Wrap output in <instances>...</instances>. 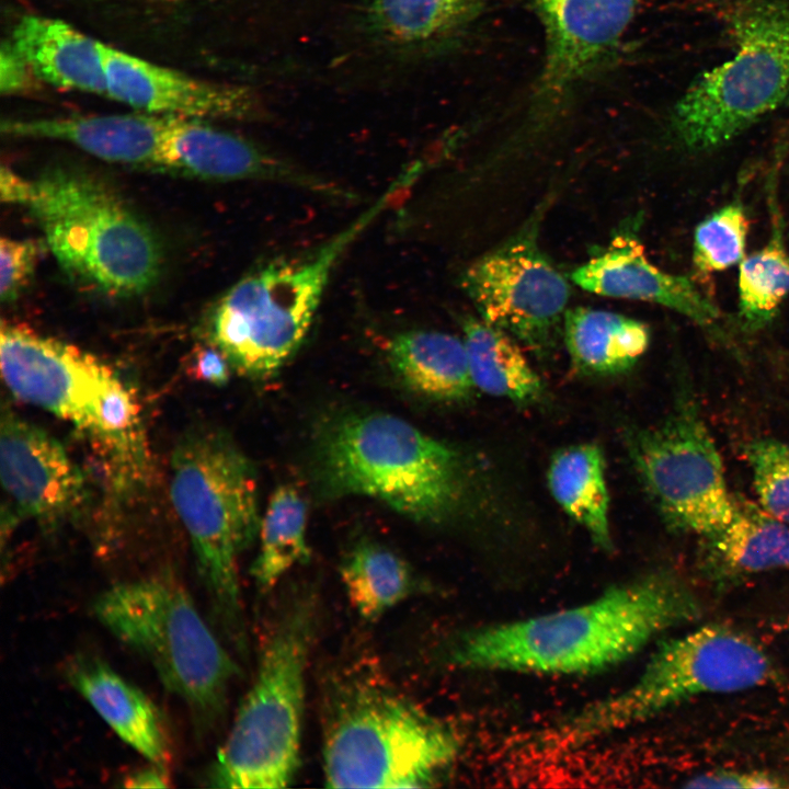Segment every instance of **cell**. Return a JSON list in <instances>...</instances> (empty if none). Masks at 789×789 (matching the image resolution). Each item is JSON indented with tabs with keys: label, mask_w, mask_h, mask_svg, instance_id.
Masks as SVG:
<instances>
[{
	"label": "cell",
	"mask_w": 789,
	"mask_h": 789,
	"mask_svg": "<svg viewBox=\"0 0 789 789\" xmlns=\"http://www.w3.org/2000/svg\"><path fill=\"white\" fill-rule=\"evenodd\" d=\"M700 613L684 579L656 571L584 604L466 632L450 645L447 659L462 670L587 675L629 660Z\"/></svg>",
	"instance_id": "6da1fadb"
},
{
	"label": "cell",
	"mask_w": 789,
	"mask_h": 789,
	"mask_svg": "<svg viewBox=\"0 0 789 789\" xmlns=\"http://www.w3.org/2000/svg\"><path fill=\"white\" fill-rule=\"evenodd\" d=\"M2 378L19 400L72 424L94 448L108 484L127 499L150 476V451L136 393L107 363L33 329L2 323Z\"/></svg>",
	"instance_id": "7a4b0ae2"
},
{
	"label": "cell",
	"mask_w": 789,
	"mask_h": 789,
	"mask_svg": "<svg viewBox=\"0 0 789 789\" xmlns=\"http://www.w3.org/2000/svg\"><path fill=\"white\" fill-rule=\"evenodd\" d=\"M320 477L332 494L366 495L413 519L441 523L467 495L459 454L396 415L348 414L321 435Z\"/></svg>",
	"instance_id": "3957f363"
},
{
	"label": "cell",
	"mask_w": 789,
	"mask_h": 789,
	"mask_svg": "<svg viewBox=\"0 0 789 789\" xmlns=\"http://www.w3.org/2000/svg\"><path fill=\"white\" fill-rule=\"evenodd\" d=\"M315 628L316 604L306 593L290 599L277 616L253 682L210 767V787L277 789L294 781Z\"/></svg>",
	"instance_id": "277c9868"
},
{
	"label": "cell",
	"mask_w": 789,
	"mask_h": 789,
	"mask_svg": "<svg viewBox=\"0 0 789 789\" xmlns=\"http://www.w3.org/2000/svg\"><path fill=\"white\" fill-rule=\"evenodd\" d=\"M774 677L770 658L751 637L704 625L661 642L632 684L554 722L541 745L572 751L696 697L744 691Z\"/></svg>",
	"instance_id": "5b68a950"
},
{
	"label": "cell",
	"mask_w": 789,
	"mask_h": 789,
	"mask_svg": "<svg viewBox=\"0 0 789 789\" xmlns=\"http://www.w3.org/2000/svg\"><path fill=\"white\" fill-rule=\"evenodd\" d=\"M170 494L214 610L239 634L238 561L260 527L254 468L226 433L195 427L173 449Z\"/></svg>",
	"instance_id": "8992f818"
},
{
	"label": "cell",
	"mask_w": 789,
	"mask_h": 789,
	"mask_svg": "<svg viewBox=\"0 0 789 789\" xmlns=\"http://www.w3.org/2000/svg\"><path fill=\"white\" fill-rule=\"evenodd\" d=\"M23 206L78 284L128 297L158 281L162 250L157 236L96 178L66 167L48 169L30 181Z\"/></svg>",
	"instance_id": "52a82bcc"
},
{
	"label": "cell",
	"mask_w": 789,
	"mask_h": 789,
	"mask_svg": "<svg viewBox=\"0 0 789 789\" xmlns=\"http://www.w3.org/2000/svg\"><path fill=\"white\" fill-rule=\"evenodd\" d=\"M402 187L397 180L357 220L313 253L270 263L221 296L209 316L208 335L232 369L266 379L285 365L305 340L340 256Z\"/></svg>",
	"instance_id": "ba28073f"
},
{
	"label": "cell",
	"mask_w": 789,
	"mask_h": 789,
	"mask_svg": "<svg viewBox=\"0 0 789 789\" xmlns=\"http://www.w3.org/2000/svg\"><path fill=\"white\" fill-rule=\"evenodd\" d=\"M93 613L147 660L201 729L217 722L238 667L180 582L156 575L115 584L95 598Z\"/></svg>",
	"instance_id": "9c48e42d"
},
{
	"label": "cell",
	"mask_w": 789,
	"mask_h": 789,
	"mask_svg": "<svg viewBox=\"0 0 789 789\" xmlns=\"http://www.w3.org/2000/svg\"><path fill=\"white\" fill-rule=\"evenodd\" d=\"M455 733L386 688L353 684L338 696L323 742L330 788H424L455 762Z\"/></svg>",
	"instance_id": "30bf717a"
},
{
	"label": "cell",
	"mask_w": 789,
	"mask_h": 789,
	"mask_svg": "<svg viewBox=\"0 0 789 789\" xmlns=\"http://www.w3.org/2000/svg\"><path fill=\"white\" fill-rule=\"evenodd\" d=\"M737 52L677 101L672 125L691 151L718 148L789 102V2L763 0L734 21Z\"/></svg>",
	"instance_id": "8fae6325"
},
{
	"label": "cell",
	"mask_w": 789,
	"mask_h": 789,
	"mask_svg": "<svg viewBox=\"0 0 789 789\" xmlns=\"http://www.w3.org/2000/svg\"><path fill=\"white\" fill-rule=\"evenodd\" d=\"M629 454L667 528L701 538L732 518L723 464L694 398L685 392L666 419L632 431Z\"/></svg>",
	"instance_id": "7c38bea8"
},
{
	"label": "cell",
	"mask_w": 789,
	"mask_h": 789,
	"mask_svg": "<svg viewBox=\"0 0 789 789\" xmlns=\"http://www.w3.org/2000/svg\"><path fill=\"white\" fill-rule=\"evenodd\" d=\"M461 285L485 322L542 357L558 338L570 286L534 237H516L471 263Z\"/></svg>",
	"instance_id": "4fadbf2b"
},
{
	"label": "cell",
	"mask_w": 789,
	"mask_h": 789,
	"mask_svg": "<svg viewBox=\"0 0 789 789\" xmlns=\"http://www.w3.org/2000/svg\"><path fill=\"white\" fill-rule=\"evenodd\" d=\"M0 470L9 528L20 518L54 528L77 518L88 502L87 480L64 446L10 410L1 416Z\"/></svg>",
	"instance_id": "5bb4252c"
},
{
	"label": "cell",
	"mask_w": 789,
	"mask_h": 789,
	"mask_svg": "<svg viewBox=\"0 0 789 789\" xmlns=\"http://www.w3.org/2000/svg\"><path fill=\"white\" fill-rule=\"evenodd\" d=\"M546 34L535 93L544 107L560 104L614 53L640 0H534Z\"/></svg>",
	"instance_id": "9a60e30c"
},
{
	"label": "cell",
	"mask_w": 789,
	"mask_h": 789,
	"mask_svg": "<svg viewBox=\"0 0 789 789\" xmlns=\"http://www.w3.org/2000/svg\"><path fill=\"white\" fill-rule=\"evenodd\" d=\"M106 94L145 113L248 118L259 111L247 88L194 79L101 43Z\"/></svg>",
	"instance_id": "2e32d148"
},
{
	"label": "cell",
	"mask_w": 789,
	"mask_h": 789,
	"mask_svg": "<svg viewBox=\"0 0 789 789\" xmlns=\"http://www.w3.org/2000/svg\"><path fill=\"white\" fill-rule=\"evenodd\" d=\"M571 279L596 295L667 307L702 328L712 329L720 319L717 306L691 279L654 265L631 236L614 238L602 253L576 267Z\"/></svg>",
	"instance_id": "e0dca14e"
},
{
	"label": "cell",
	"mask_w": 789,
	"mask_h": 789,
	"mask_svg": "<svg viewBox=\"0 0 789 789\" xmlns=\"http://www.w3.org/2000/svg\"><path fill=\"white\" fill-rule=\"evenodd\" d=\"M65 676L122 741L149 763L167 768L170 751L164 725L140 688L90 654L71 658Z\"/></svg>",
	"instance_id": "ac0fdd59"
},
{
	"label": "cell",
	"mask_w": 789,
	"mask_h": 789,
	"mask_svg": "<svg viewBox=\"0 0 789 789\" xmlns=\"http://www.w3.org/2000/svg\"><path fill=\"white\" fill-rule=\"evenodd\" d=\"M701 569L716 581L789 569V525L734 495L731 521L702 537Z\"/></svg>",
	"instance_id": "d6986e66"
},
{
	"label": "cell",
	"mask_w": 789,
	"mask_h": 789,
	"mask_svg": "<svg viewBox=\"0 0 789 789\" xmlns=\"http://www.w3.org/2000/svg\"><path fill=\"white\" fill-rule=\"evenodd\" d=\"M11 44L30 69L62 89L106 94L101 43L56 19L25 16Z\"/></svg>",
	"instance_id": "ffe728a7"
},
{
	"label": "cell",
	"mask_w": 789,
	"mask_h": 789,
	"mask_svg": "<svg viewBox=\"0 0 789 789\" xmlns=\"http://www.w3.org/2000/svg\"><path fill=\"white\" fill-rule=\"evenodd\" d=\"M388 358L409 388L432 399L462 400L474 387L464 340L445 332L399 333L389 342Z\"/></svg>",
	"instance_id": "44dd1931"
},
{
	"label": "cell",
	"mask_w": 789,
	"mask_h": 789,
	"mask_svg": "<svg viewBox=\"0 0 789 789\" xmlns=\"http://www.w3.org/2000/svg\"><path fill=\"white\" fill-rule=\"evenodd\" d=\"M563 339L573 366L586 375L631 368L650 343L649 327L624 315L588 307L567 309Z\"/></svg>",
	"instance_id": "7402d4cb"
},
{
	"label": "cell",
	"mask_w": 789,
	"mask_h": 789,
	"mask_svg": "<svg viewBox=\"0 0 789 789\" xmlns=\"http://www.w3.org/2000/svg\"><path fill=\"white\" fill-rule=\"evenodd\" d=\"M484 0H363L368 33L400 50L430 48L461 31Z\"/></svg>",
	"instance_id": "603a6c76"
},
{
	"label": "cell",
	"mask_w": 789,
	"mask_h": 789,
	"mask_svg": "<svg viewBox=\"0 0 789 789\" xmlns=\"http://www.w3.org/2000/svg\"><path fill=\"white\" fill-rule=\"evenodd\" d=\"M547 480L562 510L587 531L597 547L611 550L609 494L601 447L583 443L558 450L549 464Z\"/></svg>",
	"instance_id": "cb8c5ba5"
},
{
	"label": "cell",
	"mask_w": 789,
	"mask_h": 789,
	"mask_svg": "<svg viewBox=\"0 0 789 789\" xmlns=\"http://www.w3.org/2000/svg\"><path fill=\"white\" fill-rule=\"evenodd\" d=\"M462 329L476 388L516 403H531L542 396V382L515 339L481 318L465 319Z\"/></svg>",
	"instance_id": "d4e9b609"
},
{
	"label": "cell",
	"mask_w": 789,
	"mask_h": 789,
	"mask_svg": "<svg viewBox=\"0 0 789 789\" xmlns=\"http://www.w3.org/2000/svg\"><path fill=\"white\" fill-rule=\"evenodd\" d=\"M340 574L351 606L368 621L378 620L424 588L405 560L375 542L354 547Z\"/></svg>",
	"instance_id": "484cf974"
},
{
	"label": "cell",
	"mask_w": 789,
	"mask_h": 789,
	"mask_svg": "<svg viewBox=\"0 0 789 789\" xmlns=\"http://www.w3.org/2000/svg\"><path fill=\"white\" fill-rule=\"evenodd\" d=\"M307 513V501L293 484H282L271 495L251 569L261 592L272 590L291 569L308 561Z\"/></svg>",
	"instance_id": "4316f807"
},
{
	"label": "cell",
	"mask_w": 789,
	"mask_h": 789,
	"mask_svg": "<svg viewBox=\"0 0 789 789\" xmlns=\"http://www.w3.org/2000/svg\"><path fill=\"white\" fill-rule=\"evenodd\" d=\"M788 293L789 256L775 231L763 249L741 261L739 305L745 324L754 329L769 322Z\"/></svg>",
	"instance_id": "83f0119b"
},
{
	"label": "cell",
	"mask_w": 789,
	"mask_h": 789,
	"mask_svg": "<svg viewBox=\"0 0 789 789\" xmlns=\"http://www.w3.org/2000/svg\"><path fill=\"white\" fill-rule=\"evenodd\" d=\"M750 222L743 206L728 204L698 224L693 261L700 273L723 271L744 259Z\"/></svg>",
	"instance_id": "f1b7e54d"
},
{
	"label": "cell",
	"mask_w": 789,
	"mask_h": 789,
	"mask_svg": "<svg viewBox=\"0 0 789 789\" xmlns=\"http://www.w3.org/2000/svg\"><path fill=\"white\" fill-rule=\"evenodd\" d=\"M758 504L789 525V444L758 438L745 447Z\"/></svg>",
	"instance_id": "f546056e"
},
{
	"label": "cell",
	"mask_w": 789,
	"mask_h": 789,
	"mask_svg": "<svg viewBox=\"0 0 789 789\" xmlns=\"http://www.w3.org/2000/svg\"><path fill=\"white\" fill-rule=\"evenodd\" d=\"M41 253L39 244L32 239L2 237L0 241V297L13 302L28 284Z\"/></svg>",
	"instance_id": "4dcf8cb0"
},
{
	"label": "cell",
	"mask_w": 789,
	"mask_h": 789,
	"mask_svg": "<svg viewBox=\"0 0 789 789\" xmlns=\"http://www.w3.org/2000/svg\"><path fill=\"white\" fill-rule=\"evenodd\" d=\"M685 788L775 789L789 787L782 777L758 770L718 769L700 773L684 784Z\"/></svg>",
	"instance_id": "1f68e13d"
},
{
	"label": "cell",
	"mask_w": 789,
	"mask_h": 789,
	"mask_svg": "<svg viewBox=\"0 0 789 789\" xmlns=\"http://www.w3.org/2000/svg\"><path fill=\"white\" fill-rule=\"evenodd\" d=\"M194 377L214 386H225L230 377L231 365L215 345L202 346L193 355Z\"/></svg>",
	"instance_id": "d6a6232c"
},
{
	"label": "cell",
	"mask_w": 789,
	"mask_h": 789,
	"mask_svg": "<svg viewBox=\"0 0 789 789\" xmlns=\"http://www.w3.org/2000/svg\"><path fill=\"white\" fill-rule=\"evenodd\" d=\"M30 67L16 52L11 42L4 43L1 48L0 81L2 92H16L25 88Z\"/></svg>",
	"instance_id": "836d02e7"
},
{
	"label": "cell",
	"mask_w": 789,
	"mask_h": 789,
	"mask_svg": "<svg viewBox=\"0 0 789 789\" xmlns=\"http://www.w3.org/2000/svg\"><path fill=\"white\" fill-rule=\"evenodd\" d=\"M30 188V180L18 175L8 167L1 168L0 193L2 202L23 205Z\"/></svg>",
	"instance_id": "e575fe53"
},
{
	"label": "cell",
	"mask_w": 789,
	"mask_h": 789,
	"mask_svg": "<svg viewBox=\"0 0 789 789\" xmlns=\"http://www.w3.org/2000/svg\"><path fill=\"white\" fill-rule=\"evenodd\" d=\"M169 780L165 767L149 763V766L132 773L125 779L124 786L128 788H165L169 787Z\"/></svg>",
	"instance_id": "d590c367"
}]
</instances>
